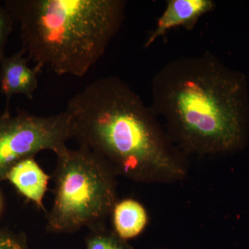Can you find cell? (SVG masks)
Returning a JSON list of instances; mask_svg holds the SVG:
<instances>
[{
  "mask_svg": "<svg viewBox=\"0 0 249 249\" xmlns=\"http://www.w3.org/2000/svg\"><path fill=\"white\" fill-rule=\"evenodd\" d=\"M65 111L72 138L101 157L116 176L142 183L186 176L182 155L152 108L119 77L95 80L71 98Z\"/></svg>",
  "mask_w": 249,
  "mask_h": 249,
  "instance_id": "cell-1",
  "label": "cell"
},
{
  "mask_svg": "<svg viewBox=\"0 0 249 249\" xmlns=\"http://www.w3.org/2000/svg\"><path fill=\"white\" fill-rule=\"evenodd\" d=\"M152 109L188 153L214 155L243 145L249 124L247 80L211 53L168 62L152 83Z\"/></svg>",
  "mask_w": 249,
  "mask_h": 249,
  "instance_id": "cell-2",
  "label": "cell"
},
{
  "mask_svg": "<svg viewBox=\"0 0 249 249\" xmlns=\"http://www.w3.org/2000/svg\"><path fill=\"white\" fill-rule=\"evenodd\" d=\"M124 0H6L34 66L83 77L121 29Z\"/></svg>",
  "mask_w": 249,
  "mask_h": 249,
  "instance_id": "cell-3",
  "label": "cell"
},
{
  "mask_svg": "<svg viewBox=\"0 0 249 249\" xmlns=\"http://www.w3.org/2000/svg\"><path fill=\"white\" fill-rule=\"evenodd\" d=\"M57 156L53 175L54 201L46 229L72 233L83 227H106L117 203L115 174L96 154L85 147L64 149Z\"/></svg>",
  "mask_w": 249,
  "mask_h": 249,
  "instance_id": "cell-4",
  "label": "cell"
},
{
  "mask_svg": "<svg viewBox=\"0 0 249 249\" xmlns=\"http://www.w3.org/2000/svg\"><path fill=\"white\" fill-rule=\"evenodd\" d=\"M72 138L71 123L66 111L38 116L26 111L0 116V183L18 162L43 150L58 155Z\"/></svg>",
  "mask_w": 249,
  "mask_h": 249,
  "instance_id": "cell-5",
  "label": "cell"
},
{
  "mask_svg": "<svg viewBox=\"0 0 249 249\" xmlns=\"http://www.w3.org/2000/svg\"><path fill=\"white\" fill-rule=\"evenodd\" d=\"M29 60L22 49L0 60V89L6 98L5 111H9L11 98L16 94L34 99L41 70L29 67Z\"/></svg>",
  "mask_w": 249,
  "mask_h": 249,
  "instance_id": "cell-6",
  "label": "cell"
},
{
  "mask_svg": "<svg viewBox=\"0 0 249 249\" xmlns=\"http://www.w3.org/2000/svg\"><path fill=\"white\" fill-rule=\"evenodd\" d=\"M214 6L212 0H169L155 29L149 34L145 47H150L173 28L193 29L198 20L212 11Z\"/></svg>",
  "mask_w": 249,
  "mask_h": 249,
  "instance_id": "cell-7",
  "label": "cell"
},
{
  "mask_svg": "<svg viewBox=\"0 0 249 249\" xmlns=\"http://www.w3.org/2000/svg\"><path fill=\"white\" fill-rule=\"evenodd\" d=\"M50 178L34 157H29L16 163L6 175V180L38 209L45 211L43 199Z\"/></svg>",
  "mask_w": 249,
  "mask_h": 249,
  "instance_id": "cell-8",
  "label": "cell"
},
{
  "mask_svg": "<svg viewBox=\"0 0 249 249\" xmlns=\"http://www.w3.org/2000/svg\"><path fill=\"white\" fill-rule=\"evenodd\" d=\"M111 214L114 231L126 241L140 235L148 222L146 210L132 199L117 201Z\"/></svg>",
  "mask_w": 249,
  "mask_h": 249,
  "instance_id": "cell-9",
  "label": "cell"
},
{
  "mask_svg": "<svg viewBox=\"0 0 249 249\" xmlns=\"http://www.w3.org/2000/svg\"><path fill=\"white\" fill-rule=\"evenodd\" d=\"M85 243L87 249H134L127 241L106 227L90 231Z\"/></svg>",
  "mask_w": 249,
  "mask_h": 249,
  "instance_id": "cell-10",
  "label": "cell"
},
{
  "mask_svg": "<svg viewBox=\"0 0 249 249\" xmlns=\"http://www.w3.org/2000/svg\"><path fill=\"white\" fill-rule=\"evenodd\" d=\"M14 22L9 11L0 4V60L5 56V49L12 32Z\"/></svg>",
  "mask_w": 249,
  "mask_h": 249,
  "instance_id": "cell-11",
  "label": "cell"
},
{
  "mask_svg": "<svg viewBox=\"0 0 249 249\" xmlns=\"http://www.w3.org/2000/svg\"><path fill=\"white\" fill-rule=\"evenodd\" d=\"M0 249H27V237L22 232L0 229Z\"/></svg>",
  "mask_w": 249,
  "mask_h": 249,
  "instance_id": "cell-12",
  "label": "cell"
},
{
  "mask_svg": "<svg viewBox=\"0 0 249 249\" xmlns=\"http://www.w3.org/2000/svg\"><path fill=\"white\" fill-rule=\"evenodd\" d=\"M1 196H0V211H1Z\"/></svg>",
  "mask_w": 249,
  "mask_h": 249,
  "instance_id": "cell-13",
  "label": "cell"
}]
</instances>
